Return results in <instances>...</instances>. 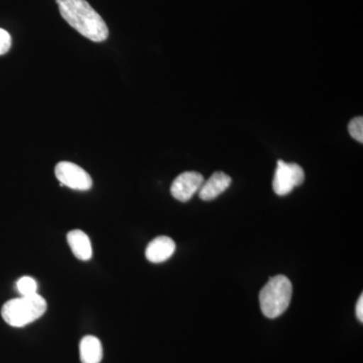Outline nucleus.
Segmentation results:
<instances>
[{
    "instance_id": "1",
    "label": "nucleus",
    "mask_w": 363,
    "mask_h": 363,
    "mask_svg": "<svg viewBox=\"0 0 363 363\" xmlns=\"http://www.w3.org/2000/svg\"><path fill=\"white\" fill-rule=\"evenodd\" d=\"M64 20L92 42L107 40L108 28L104 18L86 0H56Z\"/></svg>"
},
{
    "instance_id": "2",
    "label": "nucleus",
    "mask_w": 363,
    "mask_h": 363,
    "mask_svg": "<svg viewBox=\"0 0 363 363\" xmlns=\"http://www.w3.org/2000/svg\"><path fill=\"white\" fill-rule=\"evenodd\" d=\"M47 302L39 294L21 296L9 300L1 309V316L13 327H25L39 319L47 311Z\"/></svg>"
},
{
    "instance_id": "3",
    "label": "nucleus",
    "mask_w": 363,
    "mask_h": 363,
    "mask_svg": "<svg viewBox=\"0 0 363 363\" xmlns=\"http://www.w3.org/2000/svg\"><path fill=\"white\" fill-rule=\"evenodd\" d=\"M293 286L290 279L278 274L267 281L259 293V304L262 314L269 319L283 315L292 300Z\"/></svg>"
},
{
    "instance_id": "4",
    "label": "nucleus",
    "mask_w": 363,
    "mask_h": 363,
    "mask_svg": "<svg viewBox=\"0 0 363 363\" xmlns=\"http://www.w3.org/2000/svg\"><path fill=\"white\" fill-rule=\"evenodd\" d=\"M304 180L305 173L302 167L279 160L272 181V188L277 195L286 196L290 194L294 188L302 185Z\"/></svg>"
},
{
    "instance_id": "5",
    "label": "nucleus",
    "mask_w": 363,
    "mask_h": 363,
    "mask_svg": "<svg viewBox=\"0 0 363 363\" xmlns=\"http://www.w3.org/2000/svg\"><path fill=\"white\" fill-rule=\"evenodd\" d=\"M55 175L62 186L77 191L92 188V178L85 169L71 162H60L55 168Z\"/></svg>"
},
{
    "instance_id": "6",
    "label": "nucleus",
    "mask_w": 363,
    "mask_h": 363,
    "mask_svg": "<svg viewBox=\"0 0 363 363\" xmlns=\"http://www.w3.org/2000/svg\"><path fill=\"white\" fill-rule=\"evenodd\" d=\"M204 177L197 172H185L177 177L172 184L171 193L175 199L181 202H187L191 198L199 192Z\"/></svg>"
},
{
    "instance_id": "7",
    "label": "nucleus",
    "mask_w": 363,
    "mask_h": 363,
    "mask_svg": "<svg viewBox=\"0 0 363 363\" xmlns=\"http://www.w3.org/2000/svg\"><path fill=\"white\" fill-rule=\"evenodd\" d=\"M176 250L175 241L168 236H159L150 241L145 250V257L152 264H161L168 260Z\"/></svg>"
},
{
    "instance_id": "8",
    "label": "nucleus",
    "mask_w": 363,
    "mask_h": 363,
    "mask_svg": "<svg viewBox=\"0 0 363 363\" xmlns=\"http://www.w3.org/2000/svg\"><path fill=\"white\" fill-rule=\"evenodd\" d=\"M230 177L226 175L223 172H216L210 177L206 182H204L201 189L199 190V196L204 201H211L215 198L221 195L231 185Z\"/></svg>"
},
{
    "instance_id": "9",
    "label": "nucleus",
    "mask_w": 363,
    "mask_h": 363,
    "mask_svg": "<svg viewBox=\"0 0 363 363\" xmlns=\"http://www.w3.org/2000/svg\"><path fill=\"white\" fill-rule=\"evenodd\" d=\"M73 255L81 260H89L92 257V245L87 234L82 230H72L67 235Z\"/></svg>"
},
{
    "instance_id": "10",
    "label": "nucleus",
    "mask_w": 363,
    "mask_h": 363,
    "mask_svg": "<svg viewBox=\"0 0 363 363\" xmlns=\"http://www.w3.org/2000/svg\"><path fill=\"white\" fill-rule=\"evenodd\" d=\"M104 350L99 339L95 336H85L80 342V359L82 363H100Z\"/></svg>"
},
{
    "instance_id": "11",
    "label": "nucleus",
    "mask_w": 363,
    "mask_h": 363,
    "mask_svg": "<svg viewBox=\"0 0 363 363\" xmlns=\"http://www.w3.org/2000/svg\"><path fill=\"white\" fill-rule=\"evenodd\" d=\"M16 288L21 296H32L37 294L38 284L32 277H23L16 283Z\"/></svg>"
},
{
    "instance_id": "12",
    "label": "nucleus",
    "mask_w": 363,
    "mask_h": 363,
    "mask_svg": "<svg viewBox=\"0 0 363 363\" xmlns=\"http://www.w3.org/2000/svg\"><path fill=\"white\" fill-rule=\"evenodd\" d=\"M348 133L351 138H354L355 140L363 143V118L362 116L355 117L348 124Z\"/></svg>"
},
{
    "instance_id": "13",
    "label": "nucleus",
    "mask_w": 363,
    "mask_h": 363,
    "mask_svg": "<svg viewBox=\"0 0 363 363\" xmlns=\"http://www.w3.org/2000/svg\"><path fill=\"white\" fill-rule=\"evenodd\" d=\"M11 48V37L4 28H0V56L6 54Z\"/></svg>"
},
{
    "instance_id": "14",
    "label": "nucleus",
    "mask_w": 363,
    "mask_h": 363,
    "mask_svg": "<svg viewBox=\"0 0 363 363\" xmlns=\"http://www.w3.org/2000/svg\"><path fill=\"white\" fill-rule=\"evenodd\" d=\"M357 316L360 322H363V297L360 296L357 304Z\"/></svg>"
}]
</instances>
